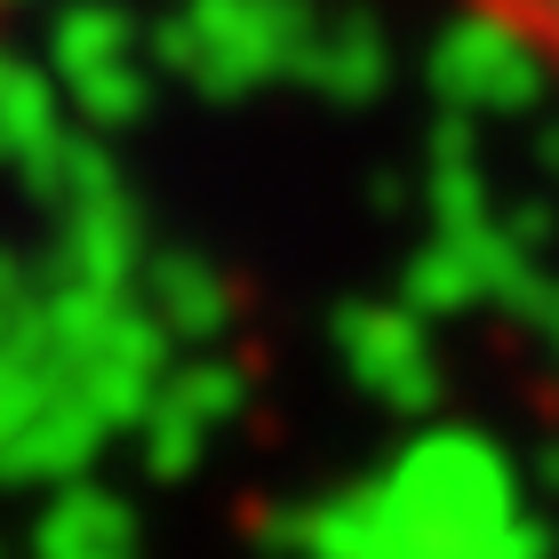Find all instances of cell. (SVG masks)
Here are the masks:
<instances>
[{
	"label": "cell",
	"mask_w": 559,
	"mask_h": 559,
	"mask_svg": "<svg viewBox=\"0 0 559 559\" xmlns=\"http://www.w3.org/2000/svg\"><path fill=\"white\" fill-rule=\"evenodd\" d=\"M472 16H488L512 48H527L551 81H559V0H464Z\"/></svg>",
	"instance_id": "6da1fadb"
}]
</instances>
